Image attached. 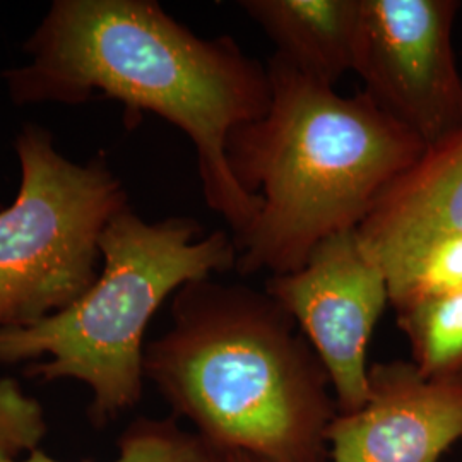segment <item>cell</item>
<instances>
[{
	"label": "cell",
	"mask_w": 462,
	"mask_h": 462,
	"mask_svg": "<svg viewBox=\"0 0 462 462\" xmlns=\"http://www.w3.org/2000/svg\"><path fill=\"white\" fill-rule=\"evenodd\" d=\"M2 74L9 98L26 105H83L112 98L152 112L189 135L208 206L233 230L235 245L261 211L231 173L230 134L265 116L267 66L221 36L204 40L154 0H55Z\"/></svg>",
	"instance_id": "cell-1"
},
{
	"label": "cell",
	"mask_w": 462,
	"mask_h": 462,
	"mask_svg": "<svg viewBox=\"0 0 462 462\" xmlns=\"http://www.w3.org/2000/svg\"><path fill=\"white\" fill-rule=\"evenodd\" d=\"M144 377L223 454L326 462L337 414L329 375L265 291L211 278L182 286L171 328L144 347Z\"/></svg>",
	"instance_id": "cell-2"
},
{
	"label": "cell",
	"mask_w": 462,
	"mask_h": 462,
	"mask_svg": "<svg viewBox=\"0 0 462 462\" xmlns=\"http://www.w3.org/2000/svg\"><path fill=\"white\" fill-rule=\"evenodd\" d=\"M267 72L269 110L230 134L226 158L263 202L235 269L278 276L303 267L322 240L360 228L427 146L365 91L343 98L280 55Z\"/></svg>",
	"instance_id": "cell-3"
},
{
	"label": "cell",
	"mask_w": 462,
	"mask_h": 462,
	"mask_svg": "<svg viewBox=\"0 0 462 462\" xmlns=\"http://www.w3.org/2000/svg\"><path fill=\"white\" fill-rule=\"evenodd\" d=\"M200 235L192 217L148 223L131 206L122 209L99 240L98 281L66 310L0 330V365L28 364L24 374L42 382H81L95 423L133 410L143 397V341L152 315L187 282L236 265L226 231Z\"/></svg>",
	"instance_id": "cell-4"
},
{
	"label": "cell",
	"mask_w": 462,
	"mask_h": 462,
	"mask_svg": "<svg viewBox=\"0 0 462 462\" xmlns=\"http://www.w3.org/2000/svg\"><path fill=\"white\" fill-rule=\"evenodd\" d=\"M14 151L21 183L0 211V330L59 314L98 281L101 235L129 208L106 158H66L49 129L26 124Z\"/></svg>",
	"instance_id": "cell-5"
},
{
	"label": "cell",
	"mask_w": 462,
	"mask_h": 462,
	"mask_svg": "<svg viewBox=\"0 0 462 462\" xmlns=\"http://www.w3.org/2000/svg\"><path fill=\"white\" fill-rule=\"evenodd\" d=\"M456 0H362L355 72L387 116L433 148L462 133Z\"/></svg>",
	"instance_id": "cell-6"
},
{
	"label": "cell",
	"mask_w": 462,
	"mask_h": 462,
	"mask_svg": "<svg viewBox=\"0 0 462 462\" xmlns=\"http://www.w3.org/2000/svg\"><path fill=\"white\" fill-rule=\"evenodd\" d=\"M265 293L293 317L329 375L339 413L368 396L366 349L389 301L380 265L356 230L322 240L298 271L271 276Z\"/></svg>",
	"instance_id": "cell-7"
},
{
	"label": "cell",
	"mask_w": 462,
	"mask_h": 462,
	"mask_svg": "<svg viewBox=\"0 0 462 462\" xmlns=\"http://www.w3.org/2000/svg\"><path fill=\"white\" fill-rule=\"evenodd\" d=\"M457 442L462 375L425 377L406 360L370 365L364 406L328 431L332 462H440Z\"/></svg>",
	"instance_id": "cell-8"
},
{
	"label": "cell",
	"mask_w": 462,
	"mask_h": 462,
	"mask_svg": "<svg viewBox=\"0 0 462 462\" xmlns=\"http://www.w3.org/2000/svg\"><path fill=\"white\" fill-rule=\"evenodd\" d=\"M242 9L278 47L276 55L334 86L355 70L362 0H244Z\"/></svg>",
	"instance_id": "cell-9"
},
{
	"label": "cell",
	"mask_w": 462,
	"mask_h": 462,
	"mask_svg": "<svg viewBox=\"0 0 462 462\" xmlns=\"http://www.w3.org/2000/svg\"><path fill=\"white\" fill-rule=\"evenodd\" d=\"M360 233H450L462 236V133L427 149L368 215Z\"/></svg>",
	"instance_id": "cell-10"
},
{
	"label": "cell",
	"mask_w": 462,
	"mask_h": 462,
	"mask_svg": "<svg viewBox=\"0 0 462 462\" xmlns=\"http://www.w3.org/2000/svg\"><path fill=\"white\" fill-rule=\"evenodd\" d=\"M358 233L380 265L389 301L399 310L423 298L462 290V236L450 233Z\"/></svg>",
	"instance_id": "cell-11"
},
{
	"label": "cell",
	"mask_w": 462,
	"mask_h": 462,
	"mask_svg": "<svg viewBox=\"0 0 462 462\" xmlns=\"http://www.w3.org/2000/svg\"><path fill=\"white\" fill-rule=\"evenodd\" d=\"M396 322L425 377L462 375V290L406 305Z\"/></svg>",
	"instance_id": "cell-12"
},
{
	"label": "cell",
	"mask_w": 462,
	"mask_h": 462,
	"mask_svg": "<svg viewBox=\"0 0 462 462\" xmlns=\"http://www.w3.org/2000/svg\"><path fill=\"white\" fill-rule=\"evenodd\" d=\"M2 462H62L40 447L24 459ZM110 462H225V454L196 431L182 429L173 418H139L118 440V456Z\"/></svg>",
	"instance_id": "cell-13"
},
{
	"label": "cell",
	"mask_w": 462,
	"mask_h": 462,
	"mask_svg": "<svg viewBox=\"0 0 462 462\" xmlns=\"http://www.w3.org/2000/svg\"><path fill=\"white\" fill-rule=\"evenodd\" d=\"M45 433L42 404L16 379H0V462L38 448Z\"/></svg>",
	"instance_id": "cell-14"
},
{
	"label": "cell",
	"mask_w": 462,
	"mask_h": 462,
	"mask_svg": "<svg viewBox=\"0 0 462 462\" xmlns=\"http://www.w3.org/2000/svg\"><path fill=\"white\" fill-rule=\"evenodd\" d=\"M225 462H269L255 456H250L245 452H228L225 454Z\"/></svg>",
	"instance_id": "cell-15"
}]
</instances>
